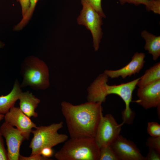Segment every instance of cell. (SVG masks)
I'll return each mask as SVG.
<instances>
[{
  "instance_id": "obj_24",
  "label": "cell",
  "mask_w": 160,
  "mask_h": 160,
  "mask_svg": "<svg viewBox=\"0 0 160 160\" xmlns=\"http://www.w3.org/2000/svg\"><path fill=\"white\" fill-rule=\"evenodd\" d=\"M52 159L43 157L41 154L31 155L29 156H25L20 155L19 160H51Z\"/></svg>"
},
{
  "instance_id": "obj_7",
  "label": "cell",
  "mask_w": 160,
  "mask_h": 160,
  "mask_svg": "<svg viewBox=\"0 0 160 160\" xmlns=\"http://www.w3.org/2000/svg\"><path fill=\"white\" fill-rule=\"evenodd\" d=\"M124 124H118L111 114L103 115L95 137L100 148L111 145L119 135Z\"/></svg>"
},
{
  "instance_id": "obj_6",
  "label": "cell",
  "mask_w": 160,
  "mask_h": 160,
  "mask_svg": "<svg viewBox=\"0 0 160 160\" xmlns=\"http://www.w3.org/2000/svg\"><path fill=\"white\" fill-rule=\"evenodd\" d=\"M82 8L77 19L78 23L85 26L89 30L93 38V47L95 51L98 50L103 33L101 26L103 17L88 4L81 2Z\"/></svg>"
},
{
  "instance_id": "obj_20",
  "label": "cell",
  "mask_w": 160,
  "mask_h": 160,
  "mask_svg": "<svg viewBox=\"0 0 160 160\" xmlns=\"http://www.w3.org/2000/svg\"><path fill=\"white\" fill-rule=\"evenodd\" d=\"M147 131L151 136H160V125L155 122H148V123Z\"/></svg>"
},
{
  "instance_id": "obj_28",
  "label": "cell",
  "mask_w": 160,
  "mask_h": 160,
  "mask_svg": "<svg viewBox=\"0 0 160 160\" xmlns=\"http://www.w3.org/2000/svg\"><path fill=\"white\" fill-rule=\"evenodd\" d=\"M4 114H0V121L4 119Z\"/></svg>"
},
{
  "instance_id": "obj_8",
  "label": "cell",
  "mask_w": 160,
  "mask_h": 160,
  "mask_svg": "<svg viewBox=\"0 0 160 160\" xmlns=\"http://www.w3.org/2000/svg\"><path fill=\"white\" fill-rule=\"evenodd\" d=\"M0 132L5 139L8 160H19L21 145L25 140L20 132L6 122L0 127Z\"/></svg>"
},
{
  "instance_id": "obj_14",
  "label": "cell",
  "mask_w": 160,
  "mask_h": 160,
  "mask_svg": "<svg viewBox=\"0 0 160 160\" xmlns=\"http://www.w3.org/2000/svg\"><path fill=\"white\" fill-rule=\"evenodd\" d=\"M22 92L18 81L16 80L11 91L6 95L0 96V114H5L14 106Z\"/></svg>"
},
{
  "instance_id": "obj_25",
  "label": "cell",
  "mask_w": 160,
  "mask_h": 160,
  "mask_svg": "<svg viewBox=\"0 0 160 160\" xmlns=\"http://www.w3.org/2000/svg\"><path fill=\"white\" fill-rule=\"evenodd\" d=\"M2 136L0 132V160H7V152L4 147Z\"/></svg>"
},
{
  "instance_id": "obj_22",
  "label": "cell",
  "mask_w": 160,
  "mask_h": 160,
  "mask_svg": "<svg viewBox=\"0 0 160 160\" xmlns=\"http://www.w3.org/2000/svg\"><path fill=\"white\" fill-rule=\"evenodd\" d=\"M146 145L149 148L153 149L160 153V136H151L147 140Z\"/></svg>"
},
{
  "instance_id": "obj_15",
  "label": "cell",
  "mask_w": 160,
  "mask_h": 160,
  "mask_svg": "<svg viewBox=\"0 0 160 160\" xmlns=\"http://www.w3.org/2000/svg\"><path fill=\"white\" fill-rule=\"evenodd\" d=\"M141 34L145 41L144 49L152 55L154 60H157L160 56V36L145 30L142 31Z\"/></svg>"
},
{
  "instance_id": "obj_27",
  "label": "cell",
  "mask_w": 160,
  "mask_h": 160,
  "mask_svg": "<svg viewBox=\"0 0 160 160\" xmlns=\"http://www.w3.org/2000/svg\"><path fill=\"white\" fill-rule=\"evenodd\" d=\"M21 7L23 16L25 14L29 8L30 0H18Z\"/></svg>"
},
{
  "instance_id": "obj_17",
  "label": "cell",
  "mask_w": 160,
  "mask_h": 160,
  "mask_svg": "<svg viewBox=\"0 0 160 160\" xmlns=\"http://www.w3.org/2000/svg\"><path fill=\"white\" fill-rule=\"evenodd\" d=\"M38 0H30V5L20 22L15 27V30L21 29L27 23L31 17Z\"/></svg>"
},
{
  "instance_id": "obj_18",
  "label": "cell",
  "mask_w": 160,
  "mask_h": 160,
  "mask_svg": "<svg viewBox=\"0 0 160 160\" xmlns=\"http://www.w3.org/2000/svg\"><path fill=\"white\" fill-rule=\"evenodd\" d=\"M99 160H119L111 145L100 148Z\"/></svg>"
},
{
  "instance_id": "obj_13",
  "label": "cell",
  "mask_w": 160,
  "mask_h": 160,
  "mask_svg": "<svg viewBox=\"0 0 160 160\" xmlns=\"http://www.w3.org/2000/svg\"><path fill=\"white\" fill-rule=\"evenodd\" d=\"M19 108L21 111L29 117L36 118L38 116L35 109L40 102L39 99L36 97L28 91L22 92L19 97Z\"/></svg>"
},
{
  "instance_id": "obj_16",
  "label": "cell",
  "mask_w": 160,
  "mask_h": 160,
  "mask_svg": "<svg viewBox=\"0 0 160 160\" xmlns=\"http://www.w3.org/2000/svg\"><path fill=\"white\" fill-rule=\"evenodd\" d=\"M160 80V63L159 62L147 69L138 80L137 86L144 87Z\"/></svg>"
},
{
  "instance_id": "obj_3",
  "label": "cell",
  "mask_w": 160,
  "mask_h": 160,
  "mask_svg": "<svg viewBox=\"0 0 160 160\" xmlns=\"http://www.w3.org/2000/svg\"><path fill=\"white\" fill-rule=\"evenodd\" d=\"M100 149L95 138H71L54 156L58 160H99Z\"/></svg>"
},
{
  "instance_id": "obj_5",
  "label": "cell",
  "mask_w": 160,
  "mask_h": 160,
  "mask_svg": "<svg viewBox=\"0 0 160 160\" xmlns=\"http://www.w3.org/2000/svg\"><path fill=\"white\" fill-rule=\"evenodd\" d=\"M63 127V122L60 121L47 126L37 127L35 129L32 130L33 137L29 146L32 150L31 155L40 154L43 148H52L67 140L68 138L67 135L58 132Z\"/></svg>"
},
{
  "instance_id": "obj_9",
  "label": "cell",
  "mask_w": 160,
  "mask_h": 160,
  "mask_svg": "<svg viewBox=\"0 0 160 160\" xmlns=\"http://www.w3.org/2000/svg\"><path fill=\"white\" fill-rule=\"evenodd\" d=\"M5 122L10 125L16 127L25 140H28L31 133L32 129L37 126L29 117L19 108L14 106L4 115Z\"/></svg>"
},
{
  "instance_id": "obj_26",
  "label": "cell",
  "mask_w": 160,
  "mask_h": 160,
  "mask_svg": "<svg viewBox=\"0 0 160 160\" xmlns=\"http://www.w3.org/2000/svg\"><path fill=\"white\" fill-rule=\"evenodd\" d=\"M40 154L44 157L49 158L53 155L54 151L51 147H45L41 150Z\"/></svg>"
},
{
  "instance_id": "obj_12",
  "label": "cell",
  "mask_w": 160,
  "mask_h": 160,
  "mask_svg": "<svg viewBox=\"0 0 160 160\" xmlns=\"http://www.w3.org/2000/svg\"><path fill=\"white\" fill-rule=\"evenodd\" d=\"M145 57L144 53L136 52L132 57L131 60L122 68L116 70H106L104 73L108 77L112 78L121 76L124 79L127 76H130L140 72L143 67Z\"/></svg>"
},
{
  "instance_id": "obj_23",
  "label": "cell",
  "mask_w": 160,
  "mask_h": 160,
  "mask_svg": "<svg viewBox=\"0 0 160 160\" xmlns=\"http://www.w3.org/2000/svg\"><path fill=\"white\" fill-rule=\"evenodd\" d=\"M160 160V153L153 149L149 148L148 153L145 157V160Z\"/></svg>"
},
{
  "instance_id": "obj_21",
  "label": "cell",
  "mask_w": 160,
  "mask_h": 160,
  "mask_svg": "<svg viewBox=\"0 0 160 160\" xmlns=\"http://www.w3.org/2000/svg\"><path fill=\"white\" fill-rule=\"evenodd\" d=\"M81 2H85L92 6L103 17L106 16L103 10L101 2L102 0H81Z\"/></svg>"
},
{
  "instance_id": "obj_10",
  "label": "cell",
  "mask_w": 160,
  "mask_h": 160,
  "mask_svg": "<svg viewBox=\"0 0 160 160\" xmlns=\"http://www.w3.org/2000/svg\"><path fill=\"white\" fill-rule=\"evenodd\" d=\"M119 160H145L136 145L121 135L111 144Z\"/></svg>"
},
{
  "instance_id": "obj_29",
  "label": "cell",
  "mask_w": 160,
  "mask_h": 160,
  "mask_svg": "<svg viewBox=\"0 0 160 160\" xmlns=\"http://www.w3.org/2000/svg\"><path fill=\"white\" fill-rule=\"evenodd\" d=\"M4 46V44L0 41V48L3 47Z\"/></svg>"
},
{
  "instance_id": "obj_19",
  "label": "cell",
  "mask_w": 160,
  "mask_h": 160,
  "mask_svg": "<svg viewBox=\"0 0 160 160\" xmlns=\"http://www.w3.org/2000/svg\"><path fill=\"white\" fill-rule=\"evenodd\" d=\"M121 4L124 5L126 3L134 4L136 5L143 4L145 5L148 11H152L153 0H118Z\"/></svg>"
},
{
  "instance_id": "obj_4",
  "label": "cell",
  "mask_w": 160,
  "mask_h": 160,
  "mask_svg": "<svg viewBox=\"0 0 160 160\" xmlns=\"http://www.w3.org/2000/svg\"><path fill=\"white\" fill-rule=\"evenodd\" d=\"M21 87L29 86L34 90H45L50 85L49 68L43 61L35 57L26 58L22 63Z\"/></svg>"
},
{
  "instance_id": "obj_2",
  "label": "cell",
  "mask_w": 160,
  "mask_h": 160,
  "mask_svg": "<svg viewBox=\"0 0 160 160\" xmlns=\"http://www.w3.org/2000/svg\"><path fill=\"white\" fill-rule=\"evenodd\" d=\"M108 77L104 72L100 74L87 89V101L103 103L106 96L114 94L119 96L125 105L124 112L129 114L132 112L129 105L132 101L133 92L140 78L119 85H110L107 84Z\"/></svg>"
},
{
  "instance_id": "obj_11",
  "label": "cell",
  "mask_w": 160,
  "mask_h": 160,
  "mask_svg": "<svg viewBox=\"0 0 160 160\" xmlns=\"http://www.w3.org/2000/svg\"><path fill=\"white\" fill-rule=\"evenodd\" d=\"M137 94L138 99L135 102L145 109L160 107V80L139 87Z\"/></svg>"
},
{
  "instance_id": "obj_1",
  "label": "cell",
  "mask_w": 160,
  "mask_h": 160,
  "mask_svg": "<svg viewBox=\"0 0 160 160\" xmlns=\"http://www.w3.org/2000/svg\"><path fill=\"white\" fill-rule=\"evenodd\" d=\"M102 103L87 101L75 105L65 101L61 103V112L71 138L95 137L103 115Z\"/></svg>"
}]
</instances>
